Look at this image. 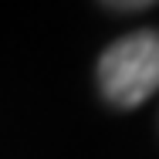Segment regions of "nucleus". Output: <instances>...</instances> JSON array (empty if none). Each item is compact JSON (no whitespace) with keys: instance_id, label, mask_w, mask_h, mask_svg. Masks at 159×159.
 I'll list each match as a JSON object with an SVG mask.
<instances>
[{"instance_id":"obj_1","label":"nucleus","mask_w":159,"mask_h":159,"mask_svg":"<svg viewBox=\"0 0 159 159\" xmlns=\"http://www.w3.org/2000/svg\"><path fill=\"white\" fill-rule=\"evenodd\" d=\"M98 88L115 108H139L159 92V31H132L112 41L95 68Z\"/></svg>"},{"instance_id":"obj_2","label":"nucleus","mask_w":159,"mask_h":159,"mask_svg":"<svg viewBox=\"0 0 159 159\" xmlns=\"http://www.w3.org/2000/svg\"><path fill=\"white\" fill-rule=\"evenodd\" d=\"M102 3L112 10H142V7H152L156 0H102Z\"/></svg>"}]
</instances>
